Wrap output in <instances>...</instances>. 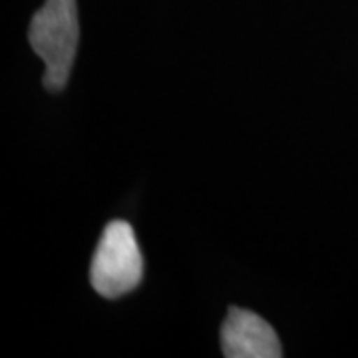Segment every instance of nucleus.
Wrapping results in <instances>:
<instances>
[{"instance_id": "1", "label": "nucleus", "mask_w": 358, "mask_h": 358, "mask_svg": "<svg viewBox=\"0 0 358 358\" xmlns=\"http://www.w3.org/2000/svg\"><path fill=\"white\" fill-rule=\"evenodd\" d=\"M80 22L76 0H46L44 6L32 16L28 28V42L32 50L46 64L44 88L62 92L76 58Z\"/></svg>"}, {"instance_id": "2", "label": "nucleus", "mask_w": 358, "mask_h": 358, "mask_svg": "<svg viewBox=\"0 0 358 358\" xmlns=\"http://www.w3.org/2000/svg\"><path fill=\"white\" fill-rule=\"evenodd\" d=\"M143 277V257L136 233L128 221L115 219L103 229L92 259L90 281L103 299H120L131 293Z\"/></svg>"}, {"instance_id": "3", "label": "nucleus", "mask_w": 358, "mask_h": 358, "mask_svg": "<svg viewBox=\"0 0 358 358\" xmlns=\"http://www.w3.org/2000/svg\"><path fill=\"white\" fill-rule=\"evenodd\" d=\"M221 348L227 358H281L275 329L253 310L231 307L221 327Z\"/></svg>"}]
</instances>
